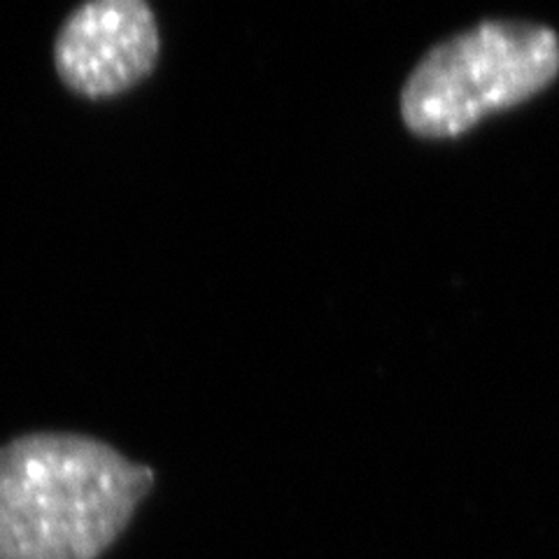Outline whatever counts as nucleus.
Returning <instances> with one entry per match:
<instances>
[{
  "label": "nucleus",
  "instance_id": "nucleus-2",
  "mask_svg": "<svg viewBox=\"0 0 559 559\" xmlns=\"http://www.w3.org/2000/svg\"><path fill=\"white\" fill-rule=\"evenodd\" d=\"M559 78V35L540 24L489 20L431 47L401 90V119L425 140H452L518 108Z\"/></svg>",
  "mask_w": 559,
  "mask_h": 559
},
{
  "label": "nucleus",
  "instance_id": "nucleus-1",
  "mask_svg": "<svg viewBox=\"0 0 559 559\" xmlns=\"http://www.w3.org/2000/svg\"><path fill=\"white\" fill-rule=\"evenodd\" d=\"M154 489V471L82 433L0 445V559H98Z\"/></svg>",
  "mask_w": 559,
  "mask_h": 559
},
{
  "label": "nucleus",
  "instance_id": "nucleus-3",
  "mask_svg": "<svg viewBox=\"0 0 559 559\" xmlns=\"http://www.w3.org/2000/svg\"><path fill=\"white\" fill-rule=\"evenodd\" d=\"M159 26L140 0H94L68 14L55 40V68L82 98H112L152 75Z\"/></svg>",
  "mask_w": 559,
  "mask_h": 559
}]
</instances>
